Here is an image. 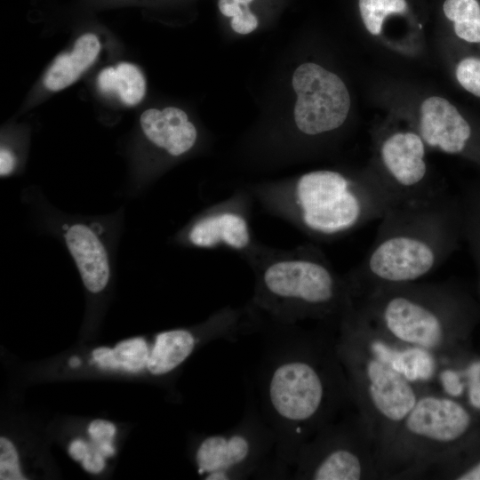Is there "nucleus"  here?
<instances>
[{"instance_id":"1","label":"nucleus","mask_w":480,"mask_h":480,"mask_svg":"<svg viewBox=\"0 0 480 480\" xmlns=\"http://www.w3.org/2000/svg\"><path fill=\"white\" fill-rule=\"evenodd\" d=\"M261 322L258 409L275 436L270 478L286 479L300 449L353 404L335 330Z\"/></svg>"},{"instance_id":"2","label":"nucleus","mask_w":480,"mask_h":480,"mask_svg":"<svg viewBox=\"0 0 480 480\" xmlns=\"http://www.w3.org/2000/svg\"><path fill=\"white\" fill-rule=\"evenodd\" d=\"M462 233L461 204L442 189L390 206L367 254L346 275L354 299L380 286L420 281L452 255Z\"/></svg>"},{"instance_id":"3","label":"nucleus","mask_w":480,"mask_h":480,"mask_svg":"<svg viewBox=\"0 0 480 480\" xmlns=\"http://www.w3.org/2000/svg\"><path fill=\"white\" fill-rule=\"evenodd\" d=\"M355 304L389 340L450 361L468 356L480 318L473 298L447 282L380 286Z\"/></svg>"},{"instance_id":"4","label":"nucleus","mask_w":480,"mask_h":480,"mask_svg":"<svg viewBox=\"0 0 480 480\" xmlns=\"http://www.w3.org/2000/svg\"><path fill=\"white\" fill-rule=\"evenodd\" d=\"M244 260L254 274L248 304L262 321L296 325L310 320L336 330L355 303L346 275L313 244L289 251L259 244Z\"/></svg>"},{"instance_id":"5","label":"nucleus","mask_w":480,"mask_h":480,"mask_svg":"<svg viewBox=\"0 0 480 480\" xmlns=\"http://www.w3.org/2000/svg\"><path fill=\"white\" fill-rule=\"evenodd\" d=\"M269 213L317 241H333L379 220L394 204L368 168L305 172L287 182L248 188Z\"/></svg>"},{"instance_id":"6","label":"nucleus","mask_w":480,"mask_h":480,"mask_svg":"<svg viewBox=\"0 0 480 480\" xmlns=\"http://www.w3.org/2000/svg\"><path fill=\"white\" fill-rule=\"evenodd\" d=\"M335 347L343 365L352 404L366 422L376 451L416 404L417 384L400 372L390 343L354 303L339 323Z\"/></svg>"},{"instance_id":"7","label":"nucleus","mask_w":480,"mask_h":480,"mask_svg":"<svg viewBox=\"0 0 480 480\" xmlns=\"http://www.w3.org/2000/svg\"><path fill=\"white\" fill-rule=\"evenodd\" d=\"M480 432V417L447 396L421 393L391 436L376 451L380 478L422 476Z\"/></svg>"},{"instance_id":"8","label":"nucleus","mask_w":480,"mask_h":480,"mask_svg":"<svg viewBox=\"0 0 480 480\" xmlns=\"http://www.w3.org/2000/svg\"><path fill=\"white\" fill-rule=\"evenodd\" d=\"M292 479H379L373 436L356 411L319 430L300 451Z\"/></svg>"},{"instance_id":"9","label":"nucleus","mask_w":480,"mask_h":480,"mask_svg":"<svg viewBox=\"0 0 480 480\" xmlns=\"http://www.w3.org/2000/svg\"><path fill=\"white\" fill-rule=\"evenodd\" d=\"M248 398L246 411L236 425L198 442L194 459L198 475L204 479L270 478L275 436L254 398Z\"/></svg>"},{"instance_id":"10","label":"nucleus","mask_w":480,"mask_h":480,"mask_svg":"<svg viewBox=\"0 0 480 480\" xmlns=\"http://www.w3.org/2000/svg\"><path fill=\"white\" fill-rule=\"evenodd\" d=\"M427 148L413 128L388 129L377 137L369 169L394 204L424 199L441 189L430 183Z\"/></svg>"},{"instance_id":"11","label":"nucleus","mask_w":480,"mask_h":480,"mask_svg":"<svg viewBox=\"0 0 480 480\" xmlns=\"http://www.w3.org/2000/svg\"><path fill=\"white\" fill-rule=\"evenodd\" d=\"M292 87L297 94L294 121L304 135L334 132L346 122L350 95L336 74L316 63H303L293 73Z\"/></svg>"},{"instance_id":"12","label":"nucleus","mask_w":480,"mask_h":480,"mask_svg":"<svg viewBox=\"0 0 480 480\" xmlns=\"http://www.w3.org/2000/svg\"><path fill=\"white\" fill-rule=\"evenodd\" d=\"M250 190L242 189L210 207L187 228L185 240L202 249H228L248 257L258 246L251 227Z\"/></svg>"},{"instance_id":"13","label":"nucleus","mask_w":480,"mask_h":480,"mask_svg":"<svg viewBox=\"0 0 480 480\" xmlns=\"http://www.w3.org/2000/svg\"><path fill=\"white\" fill-rule=\"evenodd\" d=\"M428 148L447 155H468L474 149L475 134L470 123L448 100L426 98L420 104L413 128Z\"/></svg>"},{"instance_id":"14","label":"nucleus","mask_w":480,"mask_h":480,"mask_svg":"<svg viewBox=\"0 0 480 480\" xmlns=\"http://www.w3.org/2000/svg\"><path fill=\"white\" fill-rule=\"evenodd\" d=\"M67 247L75 260L85 287L102 291L109 280V260L104 244L88 225L76 223L64 233Z\"/></svg>"},{"instance_id":"15","label":"nucleus","mask_w":480,"mask_h":480,"mask_svg":"<svg viewBox=\"0 0 480 480\" xmlns=\"http://www.w3.org/2000/svg\"><path fill=\"white\" fill-rule=\"evenodd\" d=\"M146 137L172 156H180L195 145L197 131L187 114L173 107L163 110L149 108L140 118Z\"/></svg>"},{"instance_id":"16","label":"nucleus","mask_w":480,"mask_h":480,"mask_svg":"<svg viewBox=\"0 0 480 480\" xmlns=\"http://www.w3.org/2000/svg\"><path fill=\"white\" fill-rule=\"evenodd\" d=\"M100 44L94 34L81 36L73 50L56 57L44 77V86L52 92L60 91L75 83L95 61Z\"/></svg>"},{"instance_id":"17","label":"nucleus","mask_w":480,"mask_h":480,"mask_svg":"<svg viewBox=\"0 0 480 480\" xmlns=\"http://www.w3.org/2000/svg\"><path fill=\"white\" fill-rule=\"evenodd\" d=\"M97 85L104 93L116 94L126 106L137 105L146 92V81L138 67L128 62L102 69L97 78Z\"/></svg>"},{"instance_id":"18","label":"nucleus","mask_w":480,"mask_h":480,"mask_svg":"<svg viewBox=\"0 0 480 480\" xmlns=\"http://www.w3.org/2000/svg\"><path fill=\"white\" fill-rule=\"evenodd\" d=\"M430 471L441 479L480 480V432Z\"/></svg>"},{"instance_id":"19","label":"nucleus","mask_w":480,"mask_h":480,"mask_svg":"<svg viewBox=\"0 0 480 480\" xmlns=\"http://www.w3.org/2000/svg\"><path fill=\"white\" fill-rule=\"evenodd\" d=\"M444 16L452 22L457 37L468 44H480V4L477 0H445Z\"/></svg>"},{"instance_id":"20","label":"nucleus","mask_w":480,"mask_h":480,"mask_svg":"<svg viewBox=\"0 0 480 480\" xmlns=\"http://www.w3.org/2000/svg\"><path fill=\"white\" fill-rule=\"evenodd\" d=\"M358 6L364 25L372 36L381 33L387 17L403 14L408 8L406 0H359Z\"/></svg>"},{"instance_id":"21","label":"nucleus","mask_w":480,"mask_h":480,"mask_svg":"<svg viewBox=\"0 0 480 480\" xmlns=\"http://www.w3.org/2000/svg\"><path fill=\"white\" fill-rule=\"evenodd\" d=\"M113 353L117 369L136 372L147 367L149 348L143 338H132L119 342Z\"/></svg>"},{"instance_id":"22","label":"nucleus","mask_w":480,"mask_h":480,"mask_svg":"<svg viewBox=\"0 0 480 480\" xmlns=\"http://www.w3.org/2000/svg\"><path fill=\"white\" fill-rule=\"evenodd\" d=\"M461 211L463 233L468 236L478 265L480 288V189L461 204Z\"/></svg>"},{"instance_id":"23","label":"nucleus","mask_w":480,"mask_h":480,"mask_svg":"<svg viewBox=\"0 0 480 480\" xmlns=\"http://www.w3.org/2000/svg\"><path fill=\"white\" fill-rule=\"evenodd\" d=\"M252 0H219L220 12L231 18V27L238 34L252 32L258 26L256 16L248 8Z\"/></svg>"},{"instance_id":"24","label":"nucleus","mask_w":480,"mask_h":480,"mask_svg":"<svg viewBox=\"0 0 480 480\" xmlns=\"http://www.w3.org/2000/svg\"><path fill=\"white\" fill-rule=\"evenodd\" d=\"M455 77L464 90L480 98V57L461 59L456 65Z\"/></svg>"},{"instance_id":"25","label":"nucleus","mask_w":480,"mask_h":480,"mask_svg":"<svg viewBox=\"0 0 480 480\" xmlns=\"http://www.w3.org/2000/svg\"><path fill=\"white\" fill-rule=\"evenodd\" d=\"M88 432L92 443L104 457L112 456L115 453L112 441L116 434V427L112 423L103 420H95L89 425Z\"/></svg>"},{"instance_id":"26","label":"nucleus","mask_w":480,"mask_h":480,"mask_svg":"<svg viewBox=\"0 0 480 480\" xmlns=\"http://www.w3.org/2000/svg\"><path fill=\"white\" fill-rule=\"evenodd\" d=\"M0 479H26L20 472L15 447L11 441L3 436L0 438Z\"/></svg>"},{"instance_id":"27","label":"nucleus","mask_w":480,"mask_h":480,"mask_svg":"<svg viewBox=\"0 0 480 480\" xmlns=\"http://www.w3.org/2000/svg\"><path fill=\"white\" fill-rule=\"evenodd\" d=\"M104 459L105 457L97 447L92 443H90L88 444V451L81 462L86 471L96 474L104 468Z\"/></svg>"},{"instance_id":"28","label":"nucleus","mask_w":480,"mask_h":480,"mask_svg":"<svg viewBox=\"0 0 480 480\" xmlns=\"http://www.w3.org/2000/svg\"><path fill=\"white\" fill-rule=\"evenodd\" d=\"M92 358L102 369L117 370V364L112 348L105 347L95 348L92 351Z\"/></svg>"},{"instance_id":"29","label":"nucleus","mask_w":480,"mask_h":480,"mask_svg":"<svg viewBox=\"0 0 480 480\" xmlns=\"http://www.w3.org/2000/svg\"><path fill=\"white\" fill-rule=\"evenodd\" d=\"M15 167V157L13 154L5 148H1L0 151V174L9 175Z\"/></svg>"},{"instance_id":"30","label":"nucleus","mask_w":480,"mask_h":480,"mask_svg":"<svg viewBox=\"0 0 480 480\" xmlns=\"http://www.w3.org/2000/svg\"><path fill=\"white\" fill-rule=\"evenodd\" d=\"M88 451V444L82 439L71 442L68 447L69 455L77 461H82Z\"/></svg>"},{"instance_id":"31","label":"nucleus","mask_w":480,"mask_h":480,"mask_svg":"<svg viewBox=\"0 0 480 480\" xmlns=\"http://www.w3.org/2000/svg\"><path fill=\"white\" fill-rule=\"evenodd\" d=\"M69 364L70 366L72 367H76L80 364V360L78 357L76 356H73L72 358H70L69 360Z\"/></svg>"}]
</instances>
